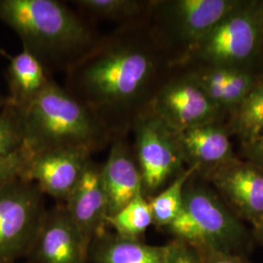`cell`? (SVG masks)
I'll return each mask as SVG.
<instances>
[{
	"label": "cell",
	"mask_w": 263,
	"mask_h": 263,
	"mask_svg": "<svg viewBox=\"0 0 263 263\" xmlns=\"http://www.w3.org/2000/svg\"><path fill=\"white\" fill-rule=\"evenodd\" d=\"M142 22L102 34L66 72L65 89L115 138L126 137L151 110L159 57Z\"/></svg>",
	"instance_id": "1"
},
{
	"label": "cell",
	"mask_w": 263,
	"mask_h": 263,
	"mask_svg": "<svg viewBox=\"0 0 263 263\" xmlns=\"http://www.w3.org/2000/svg\"><path fill=\"white\" fill-rule=\"evenodd\" d=\"M0 22L51 76L66 72L101 37L92 21L58 0H0Z\"/></svg>",
	"instance_id": "2"
},
{
	"label": "cell",
	"mask_w": 263,
	"mask_h": 263,
	"mask_svg": "<svg viewBox=\"0 0 263 263\" xmlns=\"http://www.w3.org/2000/svg\"><path fill=\"white\" fill-rule=\"evenodd\" d=\"M24 116L23 148L31 159L58 149H83L94 154L113 141L94 114L54 79L24 110Z\"/></svg>",
	"instance_id": "3"
},
{
	"label": "cell",
	"mask_w": 263,
	"mask_h": 263,
	"mask_svg": "<svg viewBox=\"0 0 263 263\" xmlns=\"http://www.w3.org/2000/svg\"><path fill=\"white\" fill-rule=\"evenodd\" d=\"M191 179L184 189L179 216L166 230L197 250L246 256L253 238L216 194L193 184Z\"/></svg>",
	"instance_id": "4"
},
{
	"label": "cell",
	"mask_w": 263,
	"mask_h": 263,
	"mask_svg": "<svg viewBox=\"0 0 263 263\" xmlns=\"http://www.w3.org/2000/svg\"><path fill=\"white\" fill-rule=\"evenodd\" d=\"M46 213L35 183L17 178L0 184V261L28 256Z\"/></svg>",
	"instance_id": "5"
},
{
	"label": "cell",
	"mask_w": 263,
	"mask_h": 263,
	"mask_svg": "<svg viewBox=\"0 0 263 263\" xmlns=\"http://www.w3.org/2000/svg\"><path fill=\"white\" fill-rule=\"evenodd\" d=\"M133 131L142 192L149 199L161 191L170 179L179 175L184 157L178 133L151 110L137 120Z\"/></svg>",
	"instance_id": "6"
},
{
	"label": "cell",
	"mask_w": 263,
	"mask_h": 263,
	"mask_svg": "<svg viewBox=\"0 0 263 263\" xmlns=\"http://www.w3.org/2000/svg\"><path fill=\"white\" fill-rule=\"evenodd\" d=\"M210 179L238 218L250 221L253 226L262 219V168L226 161L210 173Z\"/></svg>",
	"instance_id": "7"
},
{
	"label": "cell",
	"mask_w": 263,
	"mask_h": 263,
	"mask_svg": "<svg viewBox=\"0 0 263 263\" xmlns=\"http://www.w3.org/2000/svg\"><path fill=\"white\" fill-rule=\"evenodd\" d=\"M66 213L89 248L106 232L108 198L103 179V165L89 160L84 173L65 202Z\"/></svg>",
	"instance_id": "8"
},
{
	"label": "cell",
	"mask_w": 263,
	"mask_h": 263,
	"mask_svg": "<svg viewBox=\"0 0 263 263\" xmlns=\"http://www.w3.org/2000/svg\"><path fill=\"white\" fill-rule=\"evenodd\" d=\"M151 7L158 12L168 36L187 46L205 37L226 19L232 4L224 0H179Z\"/></svg>",
	"instance_id": "9"
},
{
	"label": "cell",
	"mask_w": 263,
	"mask_h": 263,
	"mask_svg": "<svg viewBox=\"0 0 263 263\" xmlns=\"http://www.w3.org/2000/svg\"><path fill=\"white\" fill-rule=\"evenodd\" d=\"M151 111L179 133L202 125L212 112V104L203 88L193 78L179 77L160 84Z\"/></svg>",
	"instance_id": "10"
},
{
	"label": "cell",
	"mask_w": 263,
	"mask_h": 263,
	"mask_svg": "<svg viewBox=\"0 0 263 263\" xmlns=\"http://www.w3.org/2000/svg\"><path fill=\"white\" fill-rule=\"evenodd\" d=\"M91 158L83 149L47 151L29 161L22 179L35 183L44 195L66 202Z\"/></svg>",
	"instance_id": "11"
},
{
	"label": "cell",
	"mask_w": 263,
	"mask_h": 263,
	"mask_svg": "<svg viewBox=\"0 0 263 263\" xmlns=\"http://www.w3.org/2000/svg\"><path fill=\"white\" fill-rule=\"evenodd\" d=\"M34 263H87L89 248L66 213L65 205L47 210L28 254Z\"/></svg>",
	"instance_id": "12"
},
{
	"label": "cell",
	"mask_w": 263,
	"mask_h": 263,
	"mask_svg": "<svg viewBox=\"0 0 263 263\" xmlns=\"http://www.w3.org/2000/svg\"><path fill=\"white\" fill-rule=\"evenodd\" d=\"M103 179L108 198V216L119 212L141 191V177L135 151L126 137L115 138L110 143Z\"/></svg>",
	"instance_id": "13"
},
{
	"label": "cell",
	"mask_w": 263,
	"mask_h": 263,
	"mask_svg": "<svg viewBox=\"0 0 263 263\" xmlns=\"http://www.w3.org/2000/svg\"><path fill=\"white\" fill-rule=\"evenodd\" d=\"M257 36L258 28L251 16H229L202 38L203 51L219 62L241 61L253 53Z\"/></svg>",
	"instance_id": "14"
},
{
	"label": "cell",
	"mask_w": 263,
	"mask_h": 263,
	"mask_svg": "<svg viewBox=\"0 0 263 263\" xmlns=\"http://www.w3.org/2000/svg\"><path fill=\"white\" fill-rule=\"evenodd\" d=\"M10 64L6 71L9 88L7 104L26 110L53 79L43 65L28 51L8 57Z\"/></svg>",
	"instance_id": "15"
},
{
	"label": "cell",
	"mask_w": 263,
	"mask_h": 263,
	"mask_svg": "<svg viewBox=\"0 0 263 263\" xmlns=\"http://www.w3.org/2000/svg\"><path fill=\"white\" fill-rule=\"evenodd\" d=\"M167 245L152 246L105 232L90 247L89 259L94 263H165Z\"/></svg>",
	"instance_id": "16"
},
{
	"label": "cell",
	"mask_w": 263,
	"mask_h": 263,
	"mask_svg": "<svg viewBox=\"0 0 263 263\" xmlns=\"http://www.w3.org/2000/svg\"><path fill=\"white\" fill-rule=\"evenodd\" d=\"M179 141L183 157L192 160V165L226 162L229 156L230 143L221 130L207 125H198L179 132Z\"/></svg>",
	"instance_id": "17"
},
{
	"label": "cell",
	"mask_w": 263,
	"mask_h": 263,
	"mask_svg": "<svg viewBox=\"0 0 263 263\" xmlns=\"http://www.w3.org/2000/svg\"><path fill=\"white\" fill-rule=\"evenodd\" d=\"M71 3L86 18L112 22L117 27L141 23L151 6L136 0H74Z\"/></svg>",
	"instance_id": "18"
},
{
	"label": "cell",
	"mask_w": 263,
	"mask_h": 263,
	"mask_svg": "<svg viewBox=\"0 0 263 263\" xmlns=\"http://www.w3.org/2000/svg\"><path fill=\"white\" fill-rule=\"evenodd\" d=\"M199 169L200 166L194 164L181 171L168 186L148 199L154 226L166 229L176 220L182 209L186 183Z\"/></svg>",
	"instance_id": "19"
},
{
	"label": "cell",
	"mask_w": 263,
	"mask_h": 263,
	"mask_svg": "<svg viewBox=\"0 0 263 263\" xmlns=\"http://www.w3.org/2000/svg\"><path fill=\"white\" fill-rule=\"evenodd\" d=\"M151 224L153 219L151 206L142 189L129 204L107 217V226L112 228L116 235L131 240H142Z\"/></svg>",
	"instance_id": "20"
},
{
	"label": "cell",
	"mask_w": 263,
	"mask_h": 263,
	"mask_svg": "<svg viewBox=\"0 0 263 263\" xmlns=\"http://www.w3.org/2000/svg\"><path fill=\"white\" fill-rule=\"evenodd\" d=\"M25 141V116L18 107L6 104L0 110V160L19 151Z\"/></svg>",
	"instance_id": "21"
},
{
	"label": "cell",
	"mask_w": 263,
	"mask_h": 263,
	"mask_svg": "<svg viewBox=\"0 0 263 263\" xmlns=\"http://www.w3.org/2000/svg\"><path fill=\"white\" fill-rule=\"evenodd\" d=\"M238 126L245 141L257 142L263 138V88L243 99L238 113Z\"/></svg>",
	"instance_id": "22"
},
{
	"label": "cell",
	"mask_w": 263,
	"mask_h": 263,
	"mask_svg": "<svg viewBox=\"0 0 263 263\" xmlns=\"http://www.w3.org/2000/svg\"><path fill=\"white\" fill-rule=\"evenodd\" d=\"M30 160L29 154L23 146L13 155L0 160V184L11 179L22 178Z\"/></svg>",
	"instance_id": "23"
},
{
	"label": "cell",
	"mask_w": 263,
	"mask_h": 263,
	"mask_svg": "<svg viewBox=\"0 0 263 263\" xmlns=\"http://www.w3.org/2000/svg\"><path fill=\"white\" fill-rule=\"evenodd\" d=\"M165 263H204L200 251L186 242L174 238L167 244Z\"/></svg>",
	"instance_id": "24"
},
{
	"label": "cell",
	"mask_w": 263,
	"mask_h": 263,
	"mask_svg": "<svg viewBox=\"0 0 263 263\" xmlns=\"http://www.w3.org/2000/svg\"><path fill=\"white\" fill-rule=\"evenodd\" d=\"M250 84L251 81L248 76L241 72L229 70L228 79L223 89L221 103L232 104L243 100L249 91Z\"/></svg>",
	"instance_id": "25"
},
{
	"label": "cell",
	"mask_w": 263,
	"mask_h": 263,
	"mask_svg": "<svg viewBox=\"0 0 263 263\" xmlns=\"http://www.w3.org/2000/svg\"><path fill=\"white\" fill-rule=\"evenodd\" d=\"M204 263H250L247 257L239 254H226L216 251H201Z\"/></svg>",
	"instance_id": "26"
},
{
	"label": "cell",
	"mask_w": 263,
	"mask_h": 263,
	"mask_svg": "<svg viewBox=\"0 0 263 263\" xmlns=\"http://www.w3.org/2000/svg\"><path fill=\"white\" fill-rule=\"evenodd\" d=\"M254 239L263 246V218L254 226Z\"/></svg>",
	"instance_id": "27"
},
{
	"label": "cell",
	"mask_w": 263,
	"mask_h": 263,
	"mask_svg": "<svg viewBox=\"0 0 263 263\" xmlns=\"http://www.w3.org/2000/svg\"><path fill=\"white\" fill-rule=\"evenodd\" d=\"M256 143L258 144V151H259V157H260V160H261V162H262L263 164V138L262 139H261V140H260V141H257Z\"/></svg>",
	"instance_id": "28"
},
{
	"label": "cell",
	"mask_w": 263,
	"mask_h": 263,
	"mask_svg": "<svg viewBox=\"0 0 263 263\" xmlns=\"http://www.w3.org/2000/svg\"><path fill=\"white\" fill-rule=\"evenodd\" d=\"M6 104H7V98L3 97L2 94L0 93V110L6 105Z\"/></svg>",
	"instance_id": "29"
},
{
	"label": "cell",
	"mask_w": 263,
	"mask_h": 263,
	"mask_svg": "<svg viewBox=\"0 0 263 263\" xmlns=\"http://www.w3.org/2000/svg\"><path fill=\"white\" fill-rule=\"evenodd\" d=\"M0 54H1L2 56L6 57V58H8V57H9V55H8V54H7V53H6L4 50H2L1 48H0Z\"/></svg>",
	"instance_id": "30"
},
{
	"label": "cell",
	"mask_w": 263,
	"mask_h": 263,
	"mask_svg": "<svg viewBox=\"0 0 263 263\" xmlns=\"http://www.w3.org/2000/svg\"><path fill=\"white\" fill-rule=\"evenodd\" d=\"M0 263H15V262H9V261H0Z\"/></svg>",
	"instance_id": "31"
}]
</instances>
